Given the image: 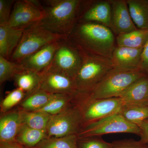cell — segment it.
I'll list each match as a JSON object with an SVG mask.
<instances>
[{
	"label": "cell",
	"instance_id": "1",
	"mask_svg": "<svg viewBox=\"0 0 148 148\" xmlns=\"http://www.w3.org/2000/svg\"><path fill=\"white\" fill-rule=\"evenodd\" d=\"M114 34L102 24L78 21L66 39L86 55L111 59L116 46Z\"/></svg>",
	"mask_w": 148,
	"mask_h": 148
},
{
	"label": "cell",
	"instance_id": "2",
	"mask_svg": "<svg viewBox=\"0 0 148 148\" xmlns=\"http://www.w3.org/2000/svg\"><path fill=\"white\" fill-rule=\"evenodd\" d=\"M82 0H47L41 2L44 15L38 24L66 39L77 23Z\"/></svg>",
	"mask_w": 148,
	"mask_h": 148
},
{
	"label": "cell",
	"instance_id": "3",
	"mask_svg": "<svg viewBox=\"0 0 148 148\" xmlns=\"http://www.w3.org/2000/svg\"><path fill=\"white\" fill-rule=\"evenodd\" d=\"M147 74L140 69H114L90 92L85 93L95 99L118 98L122 92Z\"/></svg>",
	"mask_w": 148,
	"mask_h": 148
},
{
	"label": "cell",
	"instance_id": "4",
	"mask_svg": "<svg viewBox=\"0 0 148 148\" xmlns=\"http://www.w3.org/2000/svg\"><path fill=\"white\" fill-rule=\"evenodd\" d=\"M114 69L110 58L84 53L82 65L74 78L78 92H90Z\"/></svg>",
	"mask_w": 148,
	"mask_h": 148
},
{
	"label": "cell",
	"instance_id": "5",
	"mask_svg": "<svg viewBox=\"0 0 148 148\" xmlns=\"http://www.w3.org/2000/svg\"><path fill=\"white\" fill-rule=\"evenodd\" d=\"M73 102L79 108L83 126L111 115L119 113L124 105L120 98L95 99L90 98L85 93L79 92L75 95Z\"/></svg>",
	"mask_w": 148,
	"mask_h": 148
},
{
	"label": "cell",
	"instance_id": "6",
	"mask_svg": "<svg viewBox=\"0 0 148 148\" xmlns=\"http://www.w3.org/2000/svg\"><path fill=\"white\" fill-rule=\"evenodd\" d=\"M64 39L45 29L38 23L25 29L10 61L19 63L27 56L51 43Z\"/></svg>",
	"mask_w": 148,
	"mask_h": 148
},
{
	"label": "cell",
	"instance_id": "7",
	"mask_svg": "<svg viewBox=\"0 0 148 148\" xmlns=\"http://www.w3.org/2000/svg\"><path fill=\"white\" fill-rule=\"evenodd\" d=\"M83 126L79 108L73 101L64 110L52 116L46 129L47 138L78 135Z\"/></svg>",
	"mask_w": 148,
	"mask_h": 148
},
{
	"label": "cell",
	"instance_id": "8",
	"mask_svg": "<svg viewBox=\"0 0 148 148\" xmlns=\"http://www.w3.org/2000/svg\"><path fill=\"white\" fill-rule=\"evenodd\" d=\"M118 133L140 136L141 131L138 125L130 123L119 113H116L86 125L77 135L78 138H82Z\"/></svg>",
	"mask_w": 148,
	"mask_h": 148
},
{
	"label": "cell",
	"instance_id": "9",
	"mask_svg": "<svg viewBox=\"0 0 148 148\" xmlns=\"http://www.w3.org/2000/svg\"><path fill=\"white\" fill-rule=\"evenodd\" d=\"M83 58V53L63 39L59 41V47L47 70L61 72L74 79L82 65Z\"/></svg>",
	"mask_w": 148,
	"mask_h": 148
},
{
	"label": "cell",
	"instance_id": "10",
	"mask_svg": "<svg viewBox=\"0 0 148 148\" xmlns=\"http://www.w3.org/2000/svg\"><path fill=\"white\" fill-rule=\"evenodd\" d=\"M44 15L43 8L39 1H16L8 24L13 28L24 30L39 22Z\"/></svg>",
	"mask_w": 148,
	"mask_h": 148
},
{
	"label": "cell",
	"instance_id": "11",
	"mask_svg": "<svg viewBox=\"0 0 148 148\" xmlns=\"http://www.w3.org/2000/svg\"><path fill=\"white\" fill-rule=\"evenodd\" d=\"M40 75L38 89L51 94L75 95L78 92L74 79L66 74L47 70Z\"/></svg>",
	"mask_w": 148,
	"mask_h": 148
},
{
	"label": "cell",
	"instance_id": "12",
	"mask_svg": "<svg viewBox=\"0 0 148 148\" xmlns=\"http://www.w3.org/2000/svg\"><path fill=\"white\" fill-rule=\"evenodd\" d=\"M111 7L109 0L82 1L78 21L95 22L110 28Z\"/></svg>",
	"mask_w": 148,
	"mask_h": 148
},
{
	"label": "cell",
	"instance_id": "13",
	"mask_svg": "<svg viewBox=\"0 0 148 148\" xmlns=\"http://www.w3.org/2000/svg\"><path fill=\"white\" fill-rule=\"evenodd\" d=\"M111 7L110 29L117 35L125 34L138 29L128 9L126 0H109Z\"/></svg>",
	"mask_w": 148,
	"mask_h": 148
},
{
	"label": "cell",
	"instance_id": "14",
	"mask_svg": "<svg viewBox=\"0 0 148 148\" xmlns=\"http://www.w3.org/2000/svg\"><path fill=\"white\" fill-rule=\"evenodd\" d=\"M60 40L48 45L18 63L22 70L42 73L51 64L56 51L59 47Z\"/></svg>",
	"mask_w": 148,
	"mask_h": 148
},
{
	"label": "cell",
	"instance_id": "15",
	"mask_svg": "<svg viewBox=\"0 0 148 148\" xmlns=\"http://www.w3.org/2000/svg\"><path fill=\"white\" fill-rule=\"evenodd\" d=\"M143 49V47L134 49L116 46L111 59L114 69L124 70L140 69Z\"/></svg>",
	"mask_w": 148,
	"mask_h": 148
},
{
	"label": "cell",
	"instance_id": "16",
	"mask_svg": "<svg viewBox=\"0 0 148 148\" xmlns=\"http://www.w3.org/2000/svg\"><path fill=\"white\" fill-rule=\"evenodd\" d=\"M20 110L5 113L0 119V142H15L22 125Z\"/></svg>",
	"mask_w": 148,
	"mask_h": 148
},
{
	"label": "cell",
	"instance_id": "17",
	"mask_svg": "<svg viewBox=\"0 0 148 148\" xmlns=\"http://www.w3.org/2000/svg\"><path fill=\"white\" fill-rule=\"evenodd\" d=\"M24 31L10 27L8 23L0 25V56L10 60Z\"/></svg>",
	"mask_w": 148,
	"mask_h": 148
},
{
	"label": "cell",
	"instance_id": "18",
	"mask_svg": "<svg viewBox=\"0 0 148 148\" xmlns=\"http://www.w3.org/2000/svg\"><path fill=\"white\" fill-rule=\"evenodd\" d=\"M118 98H121L124 104L148 103V75L133 83Z\"/></svg>",
	"mask_w": 148,
	"mask_h": 148
},
{
	"label": "cell",
	"instance_id": "19",
	"mask_svg": "<svg viewBox=\"0 0 148 148\" xmlns=\"http://www.w3.org/2000/svg\"><path fill=\"white\" fill-rule=\"evenodd\" d=\"M134 24L138 29L148 30V0H126Z\"/></svg>",
	"mask_w": 148,
	"mask_h": 148
},
{
	"label": "cell",
	"instance_id": "20",
	"mask_svg": "<svg viewBox=\"0 0 148 148\" xmlns=\"http://www.w3.org/2000/svg\"><path fill=\"white\" fill-rule=\"evenodd\" d=\"M46 138V130L34 129L22 124L15 141L25 147L34 148Z\"/></svg>",
	"mask_w": 148,
	"mask_h": 148
},
{
	"label": "cell",
	"instance_id": "21",
	"mask_svg": "<svg viewBox=\"0 0 148 148\" xmlns=\"http://www.w3.org/2000/svg\"><path fill=\"white\" fill-rule=\"evenodd\" d=\"M148 40V30L137 29L132 32L117 35L116 46L131 48L144 47Z\"/></svg>",
	"mask_w": 148,
	"mask_h": 148
},
{
	"label": "cell",
	"instance_id": "22",
	"mask_svg": "<svg viewBox=\"0 0 148 148\" xmlns=\"http://www.w3.org/2000/svg\"><path fill=\"white\" fill-rule=\"evenodd\" d=\"M41 75L39 73L22 70L15 75L14 79L17 88L29 95L38 88Z\"/></svg>",
	"mask_w": 148,
	"mask_h": 148
},
{
	"label": "cell",
	"instance_id": "23",
	"mask_svg": "<svg viewBox=\"0 0 148 148\" xmlns=\"http://www.w3.org/2000/svg\"><path fill=\"white\" fill-rule=\"evenodd\" d=\"M53 94H51L37 89L27 95L20 103V110L29 112H37L45 107L52 98Z\"/></svg>",
	"mask_w": 148,
	"mask_h": 148
},
{
	"label": "cell",
	"instance_id": "24",
	"mask_svg": "<svg viewBox=\"0 0 148 148\" xmlns=\"http://www.w3.org/2000/svg\"><path fill=\"white\" fill-rule=\"evenodd\" d=\"M119 113L127 121L138 125L148 119V103L124 104Z\"/></svg>",
	"mask_w": 148,
	"mask_h": 148
},
{
	"label": "cell",
	"instance_id": "25",
	"mask_svg": "<svg viewBox=\"0 0 148 148\" xmlns=\"http://www.w3.org/2000/svg\"><path fill=\"white\" fill-rule=\"evenodd\" d=\"M19 110L23 124L34 129L46 130L52 116L43 112Z\"/></svg>",
	"mask_w": 148,
	"mask_h": 148
},
{
	"label": "cell",
	"instance_id": "26",
	"mask_svg": "<svg viewBox=\"0 0 148 148\" xmlns=\"http://www.w3.org/2000/svg\"><path fill=\"white\" fill-rule=\"evenodd\" d=\"M75 95L53 94L49 102L37 112H43L51 116L57 114L71 104Z\"/></svg>",
	"mask_w": 148,
	"mask_h": 148
},
{
	"label": "cell",
	"instance_id": "27",
	"mask_svg": "<svg viewBox=\"0 0 148 148\" xmlns=\"http://www.w3.org/2000/svg\"><path fill=\"white\" fill-rule=\"evenodd\" d=\"M77 135L59 138H47L42 140L35 148H78Z\"/></svg>",
	"mask_w": 148,
	"mask_h": 148
},
{
	"label": "cell",
	"instance_id": "28",
	"mask_svg": "<svg viewBox=\"0 0 148 148\" xmlns=\"http://www.w3.org/2000/svg\"><path fill=\"white\" fill-rule=\"evenodd\" d=\"M22 70L19 64L0 56V83L3 84L14 79L18 72Z\"/></svg>",
	"mask_w": 148,
	"mask_h": 148
},
{
	"label": "cell",
	"instance_id": "29",
	"mask_svg": "<svg viewBox=\"0 0 148 148\" xmlns=\"http://www.w3.org/2000/svg\"><path fill=\"white\" fill-rule=\"evenodd\" d=\"M27 94L23 90L17 88L12 90L5 96L1 101V110L3 113L7 112L9 110L16 106L26 97Z\"/></svg>",
	"mask_w": 148,
	"mask_h": 148
},
{
	"label": "cell",
	"instance_id": "30",
	"mask_svg": "<svg viewBox=\"0 0 148 148\" xmlns=\"http://www.w3.org/2000/svg\"><path fill=\"white\" fill-rule=\"evenodd\" d=\"M78 148H110L112 143L106 142L101 136H92L85 138H78Z\"/></svg>",
	"mask_w": 148,
	"mask_h": 148
},
{
	"label": "cell",
	"instance_id": "31",
	"mask_svg": "<svg viewBox=\"0 0 148 148\" xmlns=\"http://www.w3.org/2000/svg\"><path fill=\"white\" fill-rule=\"evenodd\" d=\"M15 1L14 0H0V25L8 23Z\"/></svg>",
	"mask_w": 148,
	"mask_h": 148
},
{
	"label": "cell",
	"instance_id": "32",
	"mask_svg": "<svg viewBox=\"0 0 148 148\" xmlns=\"http://www.w3.org/2000/svg\"><path fill=\"white\" fill-rule=\"evenodd\" d=\"M148 145L142 143L140 140L134 139H125L117 140L112 143L110 148H148Z\"/></svg>",
	"mask_w": 148,
	"mask_h": 148
},
{
	"label": "cell",
	"instance_id": "33",
	"mask_svg": "<svg viewBox=\"0 0 148 148\" xmlns=\"http://www.w3.org/2000/svg\"><path fill=\"white\" fill-rule=\"evenodd\" d=\"M139 69L148 75V40L143 47Z\"/></svg>",
	"mask_w": 148,
	"mask_h": 148
},
{
	"label": "cell",
	"instance_id": "34",
	"mask_svg": "<svg viewBox=\"0 0 148 148\" xmlns=\"http://www.w3.org/2000/svg\"><path fill=\"white\" fill-rule=\"evenodd\" d=\"M141 133L140 141L146 145H148V119L138 125Z\"/></svg>",
	"mask_w": 148,
	"mask_h": 148
},
{
	"label": "cell",
	"instance_id": "35",
	"mask_svg": "<svg viewBox=\"0 0 148 148\" xmlns=\"http://www.w3.org/2000/svg\"><path fill=\"white\" fill-rule=\"evenodd\" d=\"M0 148H24V147L15 141V142H10V143L1 142Z\"/></svg>",
	"mask_w": 148,
	"mask_h": 148
},
{
	"label": "cell",
	"instance_id": "36",
	"mask_svg": "<svg viewBox=\"0 0 148 148\" xmlns=\"http://www.w3.org/2000/svg\"><path fill=\"white\" fill-rule=\"evenodd\" d=\"M24 148H35V147H34V148H27V147H24Z\"/></svg>",
	"mask_w": 148,
	"mask_h": 148
},
{
	"label": "cell",
	"instance_id": "37",
	"mask_svg": "<svg viewBox=\"0 0 148 148\" xmlns=\"http://www.w3.org/2000/svg\"></svg>",
	"mask_w": 148,
	"mask_h": 148
}]
</instances>
